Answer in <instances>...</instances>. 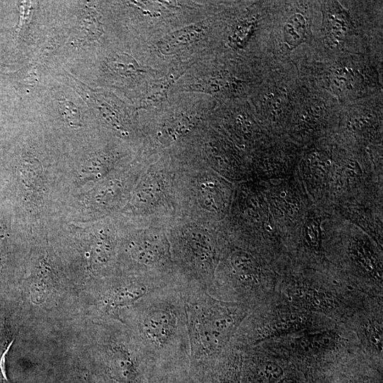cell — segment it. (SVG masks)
Here are the masks:
<instances>
[{
	"label": "cell",
	"instance_id": "6da1fadb",
	"mask_svg": "<svg viewBox=\"0 0 383 383\" xmlns=\"http://www.w3.org/2000/svg\"><path fill=\"white\" fill-rule=\"evenodd\" d=\"M126 310L133 333L155 366L189 365L185 306L177 284L151 293Z\"/></svg>",
	"mask_w": 383,
	"mask_h": 383
},
{
	"label": "cell",
	"instance_id": "7a4b0ae2",
	"mask_svg": "<svg viewBox=\"0 0 383 383\" xmlns=\"http://www.w3.org/2000/svg\"><path fill=\"white\" fill-rule=\"evenodd\" d=\"M183 296L190 345V364L213 360L223 353L244 311L228 305L195 285H178Z\"/></svg>",
	"mask_w": 383,
	"mask_h": 383
},
{
	"label": "cell",
	"instance_id": "3957f363",
	"mask_svg": "<svg viewBox=\"0 0 383 383\" xmlns=\"http://www.w3.org/2000/svg\"><path fill=\"white\" fill-rule=\"evenodd\" d=\"M102 344L103 383H150L156 367L133 332L121 329L106 333Z\"/></svg>",
	"mask_w": 383,
	"mask_h": 383
},
{
	"label": "cell",
	"instance_id": "277c9868",
	"mask_svg": "<svg viewBox=\"0 0 383 383\" xmlns=\"http://www.w3.org/2000/svg\"><path fill=\"white\" fill-rule=\"evenodd\" d=\"M234 362V360L222 353L213 360L189 365V383H238Z\"/></svg>",
	"mask_w": 383,
	"mask_h": 383
},
{
	"label": "cell",
	"instance_id": "5b68a950",
	"mask_svg": "<svg viewBox=\"0 0 383 383\" xmlns=\"http://www.w3.org/2000/svg\"><path fill=\"white\" fill-rule=\"evenodd\" d=\"M205 23L192 24L174 31L160 40L157 45L163 55H172L199 41L205 35Z\"/></svg>",
	"mask_w": 383,
	"mask_h": 383
},
{
	"label": "cell",
	"instance_id": "8992f818",
	"mask_svg": "<svg viewBox=\"0 0 383 383\" xmlns=\"http://www.w3.org/2000/svg\"><path fill=\"white\" fill-rule=\"evenodd\" d=\"M323 29L333 44L345 40L350 28L349 16L337 1H328L325 7Z\"/></svg>",
	"mask_w": 383,
	"mask_h": 383
},
{
	"label": "cell",
	"instance_id": "52a82bcc",
	"mask_svg": "<svg viewBox=\"0 0 383 383\" xmlns=\"http://www.w3.org/2000/svg\"><path fill=\"white\" fill-rule=\"evenodd\" d=\"M235 82L237 80L230 78L226 74L216 73L185 87V90L216 94L231 89Z\"/></svg>",
	"mask_w": 383,
	"mask_h": 383
},
{
	"label": "cell",
	"instance_id": "ba28073f",
	"mask_svg": "<svg viewBox=\"0 0 383 383\" xmlns=\"http://www.w3.org/2000/svg\"><path fill=\"white\" fill-rule=\"evenodd\" d=\"M189 365L156 366L150 383H189Z\"/></svg>",
	"mask_w": 383,
	"mask_h": 383
},
{
	"label": "cell",
	"instance_id": "9c48e42d",
	"mask_svg": "<svg viewBox=\"0 0 383 383\" xmlns=\"http://www.w3.org/2000/svg\"><path fill=\"white\" fill-rule=\"evenodd\" d=\"M308 33V24L301 13L292 15L284 27V38L292 49L306 41Z\"/></svg>",
	"mask_w": 383,
	"mask_h": 383
},
{
	"label": "cell",
	"instance_id": "30bf717a",
	"mask_svg": "<svg viewBox=\"0 0 383 383\" xmlns=\"http://www.w3.org/2000/svg\"><path fill=\"white\" fill-rule=\"evenodd\" d=\"M183 73L172 74L162 81L154 84L145 98V106L152 107L165 101L167 99L169 88Z\"/></svg>",
	"mask_w": 383,
	"mask_h": 383
},
{
	"label": "cell",
	"instance_id": "8fae6325",
	"mask_svg": "<svg viewBox=\"0 0 383 383\" xmlns=\"http://www.w3.org/2000/svg\"><path fill=\"white\" fill-rule=\"evenodd\" d=\"M109 65L113 70L125 77L140 75L145 72L135 59L126 53L116 55L109 62Z\"/></svg>",
	"mask_w": 383,
	"mask_h": 383
},
{
	"label": "cell",
	"instance_id": "7c38bea8",
	"mask_svg": "<svg viewBox=\"0 0 383 383\" xmlns=\"http://www.w3.org/2000/svg\"><path fill=\"white\" fill-rule=\"evenodd\" d=\"M255 26V22L250 20H245L238 23L228 37L231 46L243 47L252 33Z\"/></svg>",
	"mask_w": 383,
	"mask_h": 383
},
{
	"label": "cell",
	"instance_id": "4fadbf2b",
	"mask_svg": "<svg viewBox=\"0 0 383 383\" xmlns=\"http://www.w3.org/2000/svg\"><path fill=\"white\" fill-rule=\"evenodd\" d=\"M58 106L62 117L71 127L77 128L82 126L80 113L72 102L60 101Z\"/></svg>",
	"mask_w": 383,
	"mask_h": 383
},
{
	"label": "cell",
	"instance_id": "5bb4252c",
	"mask_svg": "<svg viewBox=\"0 0 383 383\" xmlns=\"http://www.w3.org/2000/svg\"><path fill=\"white\" fill-rule=\"evenodd\" d=\"M260 379L267 383H276L283 375L282 367L273 362H266L262 365L257 372Z\"/></svg>",
	"mask_w": 383,
	"mask_h": 383
},
{
	"label": "cell",
	"instance_id": "9a60e30c",
	"mask_svg": "<svg viewBox=\"0 0 383 383\" xmlns=\"http://www.w3.org/2000/svg\"><path fill=\"white\" fill-rule=\"evenodd\" d=\"M312 350L330 349L335 345V337L330 333H321L309 335Z\"/></svg>",
	"mask_w": 383,
	"mask_h": 383
},
{
	"label": "cell",
	"instance_id": "2e32d148",
	"mask_svg": "<svg viewBox=\"0 0 383 383\" xmlns=\"http://www.w3.org/2000/svg\"><path fill=\"white\" fill-rule=\"evenodd\" d=\"M365 331L370 343L380 348L382 345V333L380 326L374 322H368L365 326Z\"/></svg>",
	"mask_w": 383,
	"mask_h": 383
},
{
	"label": "cell",
	"instance_id": "e0dca14e",
	"mask_svg": "<svg viewBox=\"0 0 383 383\" xmlns=\"http://www.w3.org/2000/svg\"><path fill=\"white\" fill-rule=\"evenodd\" d=\"M6 238L5 235V231L2 228H0V264L1 262V258H2V250H3V246H4V242Z\"/></svg>",
	"mask_w": 383,
	"mask_h": 383
},
{
	"label": "cell",
	"instance_id": "ac0fdd59",
	"mask_svg": "<svg viewBox=\"0 0 383 383\" xmlns=\"http://www.w3.org/2000/svg\"><path fill=\"white\" fill-rule=\"evenodd\" d=\"M276 383H296L294 380L288 378L280 379Z\"/></svg>",
	"mask_w": 383,
	"mask_h": 383
}]
</instances>
